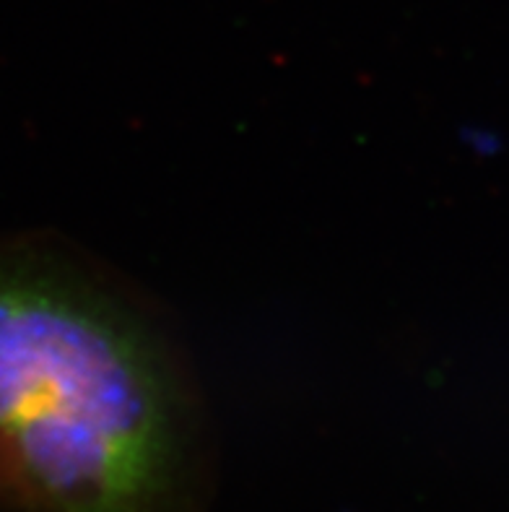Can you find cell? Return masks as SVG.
I'll use <instances>...</instances> for the list:
<instances>
[{
  "mask_svg": "<svg viewBox=\"0 0 509 512\" xmlns=\"http://www.w3.org/2000/svg\"><path fill=\"white\" fill-rule=\"evenodd\" d=\"M198 375L154 299L52 232L0 237V500L200 512Z\"/></svg>",
  "mask_w": 509,
  "mask_h": 512,
  "instance_id": "cell-1",
  "label": "cell"
}]
</instances>
